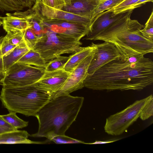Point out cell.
<instances>
[{
	"instance_id": "obj_1",
	"label": "cell",
	"mask_w": 153,
	"mask_h": 153,
	"mask_svg": "<svg viewBox=\"0 0 153 153\" xmlns=\"http://www.w3.org/2000/svg\"><path fill=\"white\" fill-rule=\"evenodd\" d=\"M144 56L136 55L110 62L88 74L84 87L107 91L143 90L153 83V62Z\"/></svg>"
},
{
	"instance_id": "obj_2",
	"label": "cell",
	"mask_w": 153,
	"mask_h": 153,
	"mask_svg": "<svg viewBox=\"0 0 153 153\" xmlns=\"http://www.w3.org/2000/svg\"><path fill=\"white\" fill-rule=\"evenodd\" d=\"M84 98L64 95L51 99L35 117L39 123L37 132L30 135L35 137H45L50 140L65 132L75 120L82 106Z\"/></svg>"
},
{
	"instance_id": "obj_3",
	"label": "cell",
	"mask_w": 153,
	"mask_h": 153,
	"mask_svg": "<svg viewBox=\"0 0 153 153\" xmlns=\"http://www.w3.org/2000/svg\"><path fill=\"white\" fill-rule=\"evenodd\" d=\"M131 12L103 31L94 40H101L113 44L125 59L138 54L153 52V42L144 37L140 30L144 26L132 20Z\"/></svg>"
},
{
	"instance_id": "obj_4",
	"label": "cell",
	"mask_w": 153,
	"mask_h": 153,
	"mask_svg": "<svg viewBox=\"0 0 153 153\" xmlns=\"http://www.w3.org/2000/svg\"><path fill=\"white\" fill-rule=\"evenodd\" d=\"M51 99L50 93L35 83L27 85L3 87L0 100L10 112L26 116H35L41 108Z\"/></svg>"
},
{
	"instance_id": "obj_5",
	"label": "cell",
	"mask_w": 153,
	"mask_h": 153,
	"mask_svg": "<svg viewBox=\"0 0 153 153\" xmlns=\"http://www.w3.org/2000/svg\"><path fill=\"white\" fill-rule=\"evenodd\" d=\"M44 27L42 36L31 49L38 52L47 63L63 54L76 52L81 48L80 40Z\"/></svg>"
},
{
	"instance_id": "obj_6",
	"label": "cell",
	"mask_w": 153,
	"mask_h": 153,
	"mask_svg": "<svg viewBox=\"0 0 153 153\" xmlns=\"http://www.w3.org/2000/svg\"><path fill=\"white\" fill-rule=\"evenodd\" d=\"M153 98L151 94L136 100L124 110L109 116L106 119L104 127L105 132L109 135L117 136L126 131L139 117L143 107Z\"/></svg>"
},
{
	"instance_id": "obj_7",
	"label": "cell",
	"mask_w": 153,
	"mask_h": 153,
	"mask_svg": "<svg viewBox=\"0 0 153 153\" xmlns=\"http://www.w3.org/2000/svg\"><path fill=\"white\" fill-rule=\"evenodd\" d=\"M45 71L44 68L16 62L4 73L0 85L12 87L32 84L40 79Z\"/></svg>"
},
{
	"instance_id": "obj_8",
	"label": "cell",
	"mask_w": 153,
	"mask_h": 153,
	"mask_svg": "<svg viewBox=\"0 0 153 153\" xmlns=\"http://www.w3.org/2000/svg\"><path fill=\"white\" fill-rule=\"evenodd\" d=\"M94 51L74 68L61 88L51 96V99L59 96L70 94L84 87V81L88 74V67Z\"/></svg>"
},
{
	"instance_id": "obj_9",
	"label": "cell",
	"mask_w": 153,
	"mask_h": 153,
	"mask_svg": "<svg viewBox=\"0 0 153 153\" xmlns=\"http://www.w3.org/2000/svg\"><path fill=\"white\" fill-rule=\"evenodd\" d=\"M42 20H61L79 23L90 27L92 21L90 18L82 16L48 6L41 0H36L31 8Z\"/></svg>"
},
{
	"instance_id": "obj_10",
	"label": "cell",
	"mask_w": 153,
	"mask_h": 153,
	"mask_svg": "<svg viewBox=\"0 0 153 153\" xmlns=\"http://www.w3.org/2000/svg\"><path fill=\"white\" fill-rule=\"evenodd\" d=\"M41 20L44 27L78 40L86 36L90 30L89 27L76 22L61 20Z\"/></svg>"
},
{
	"instance_id": "obj_11",
	"label": "cell",
	"mask_w": 153,
	"mask_h": 153,
	"mask_svg": "<svg viewBox=\"0 0 153 153\" xmlns=\"http://www.w3.org/2000/svg\"><path fill=\"white\" fill-rule=\"evenodd\" d=\"M91 45L96 48L88 67V74H92L106 64L122 58L115 46L110 42L105 41L101 43L92 42Z\"/></svg>"
},
{
	"instance_id": "obj_12",
	"label": "cell",
	"mask_w": 153,
	"mask_h": 153,
	"mask_svg": "<svg viewBox=\"0 0 153 153\" xmlns=\"http://www.w3.org/2000/svg\"><path fill=\"white\" fill-rule=\"evenodd\" d=\"M133 10H126L115 14L108 10L100 13L92 20L90 31L84 39L94 40L101 33Z\"/></svg>"
},
{
	"instance_id": "obj_13",
	"label": "cell",
	"mask_w": 153,
	"mask_h": 153,
	"mask_svg": "<svg viewBox=\"0 0 153 153\" xmlns=\"http://www.w3.org/2000/svg\"><path fill=\"white\" fill-rule=\"evenodd\" d=\"M70 73L63 68L51 71L45 72L36 83L40 87L48 92L51 96L59 91L62 87Z\"/></svg>"
},
{
	"instance_id": "obj_14",
	"label": "cell",
	"mask_w": 153,
	"mask_h": 153,
	"mask_svg": "<svg viewBox=\"0 0 153 153\" xmlns=\"http://www.w3.org/2000/svg\"><path fill=\"white\" fill-rule=\"evenodd\" d=\"M99 3L96 0H71L61 10L92 19L94 11Z\"/></svg>"
},
{
	"instance_id": "obj_15",
	"label": "cell",
	"mask_w": 153,
	"mask_h": 153,
	"mask_svg": "<svg viewBox=\"0 0 153 153\" xmlns=\"http://www.w3.org/2000/svg\"><path fill=\"white\" fill-rule=\"evenodd\" d=\"M3 17L2 25L7 34H12L19 32H24L30 27V25L26 19L22 16L6 13Z\"/></svg>"
},
{
	"instance_id": "obj_16",
	"label": "cell",
	"mask_w": 153,
	"mask_h": 153,
	"mask_svg": "<svg viewBox=\"0 0 153 153\" xmlns=\"http://www.w3.org/2000/svg\"><path fill=\"white\" fill-rule=\"evenodd\" d=\"M26 131L16 130L0 133V144H42L45 142L31 140Z\"/></svg>"
},
{
	"instance_id": "obj_17",
	"label": "cell",
	"mask_w": 153,
	"mask_h": 153,
	"mask_svg": "<svg viewBox=\"0 0 153 153\" xmlns=\"http://www.w3.org/2000/svg\"><path fill=\"white\" fill-rule=\"evenodd\" d=\"M95 48L91 45L87 47H81L79 50L69 56L68 61L63 68L70 73L82 60L92 54Z\"/></svg>"
},
{
	"instance_id": "obj_18",
	"label": "cell",
	"mask_w": 153,
	"mask_h": 153,
	"mask_svg": "<svg viewBox=\"0 0 153 153\" xmlns=\"http://www.w3.org/2000/svg\"><path fill=\"white\" fill-rule=\"evenodd\" d=\"M30 50L25 43L22 44L17 46L9 55L3 57V63L4 73L16 63Z\"/></svg>"
},
{
	"instance_id": "obj_19",
	"label": "cell",
	"mask_w": 153,
	"mask_h": 153,
	"mask_svg": "<svg viewBox=\"0 0 153 153\" xmlns=\"http://www.w3.org/2000/svg\"><path fill=\"white\" fill-rule=\"evenodd\" d=\"M36 0H0V11H19L26 7L30 8Z\"/></svg>"
},
{
	"instance_id": "obj_20",
	"label": "cell",
	"mask_w": 153,
	"mask_h": 153,
	"mask_svg": "<svg viewBox=\"0 0 153 153\" xmlns=\"http://www.w3.org/2000/svg\"><path fill=\"white\" fill-rule=\"evenodd\" d=\"M17 62L45 68L47 63L37 52L30 49Z\"/></svg>"
},
{
	"instance_id": "obj_21",
	"label": "cell",
	"mask_w": 153,
	"mask_h": 153,
	"mask_svg": "<svg viewBox=\"0 0 153 153\" xmlns=\"http://www.w3.org/2000/svg\"><path fill=\"white\" fill-rule=\"evenodd\" d=\"M1 116L7 123L16 130L25 127L28 125V122L20 119L15 112H10L7 114Z\"/></svg>"
},
{
	"instance_id": "obj_22",
	"label": "cell",
	"mask_w": 153,
	"mask_h": 153,
	"mask_svg": "<svg viewBox=\"0 0 153 153\" xmlns=\"http://www.w3.org/2000/svg\"><path fill=\"white\" fill-rule=\"evenodd\" d=\"M123 0H106L99 2L94 11L92 21L98 14L115 7Z\"/></svg>"
},
{
	"instance_id": "obj_23",
	"label": "cell",
	"mask_w": 153,
	"mask_h": 153,
	"mask_svg": "<svg viewBox=\"0 0 153 153\" xmlns=\"http://www.w3.org/2000/svg\"><path fill=\"white\" fill-rule=\"evenodd\" d=\"M69 57L60 56L47 63L45 68L46 71H51L63 68Z\"/></svg>"
},
{
	"instance_id": "obj_24",
	"label": "cell",
	"mask_w": 153,
	"mask_h": 153,
	"mask_svg": "<svg viewBox=\"0 0 153 153\" xmlns=\"http://www.w3.org/2000/svg\"><path fill=\"white\" fill-rule=\"evenodd\" d=\"M142 35L145 38L153 42V11L145 24L144 27L140 30Z\"/></svg>"
},
{
	"instance_id": "obj_25",
	"label": "cell",
	"mask_w": 153,
	"mask_h": 153,
	"mask_svg": "<svg viewBox=\"0 0 153 153\" xmlns=\"http://www.w3.org/2000/svg\"><path fill=\"white\" fill-rule=\"evenodd\" d=\"M39 39L30 28L27 29L24 32L25 42L30 49L34 47Z\"/></svg>"
},
{
	"instance_id": "obj_26",
	"label": "cell",
	"mask_w": 153,
	"mask_h": 153,
	"mask_svg": "<svg viewBox=\"0 0 153 153\" xmlns=\"http://www.w3.org/2000/svg\"><path fill=\"white\" fill-rule=\"evenodd\" d=\"M50 141H53L57 144L68 143L85 144V143L83 141L70 137L65 135V134L56 136L52 138Z\"/></svg>"
},
{
	"instance_id": "obj_27",
	"label": "cell",
	"mask_w": 153,
	"mask_h": 153,
	"mask_svg": "<svg viewBox=\"0 0 153 153\" xmlns=\"http://www.w3.org/2000/svg\"><path fill=\"white\" fill-rule=\"evenodd\" d=\"M139 0H124L115 7L109 10L116 14L127 10L128 8L136 3Z\"/></svg>"
},
{
	"instance_id": "obj_28",
	"label": "cell",
	"mask_w": 153,
	"mask_h": 153,
	"mask_svg": "<svg viewBox=\"0 0 153 153\" xmlns=\"http://www.w3.org/2000/svg\"><path fill=\"white\" fill-rule=\"evenodd\" d=\"M153 115V98L150 100L142 109L139 117L145 120Z\"/></svg>"
},
{
	"instance_id": "obj_29",
	"label": "cell",
	"mask_w": 153,
	"mask_h": 153,
	"mask_svg": "<svg viewBox=\"0 0 153 153\" xmlns=\"http://www.w3.org/2000/svg\"><path fill=\"white\" fill-rule=\"evenodd\" d=\"M6 36L9 42L13 45L18 46L25 43L24 39V32H19L12 34H7Z\"/></svg>"
},
{
	"instance_id": "obj_30",
	"label": "cell",
	"mask_w": 153,
	"mask_h": 153,
	"mask_svg": "<svg viewBox=\"0 0 153 153\" xmlns=\"http://www.w3.org/2000/svg\"><path fill=\"white\" fill-rule=\"evenodd\" d=\"M17 46L11 44L6 36L3 37L1 45V50L3 57L9 55Z\"/></svg>"
},
{
	"instance_id": "obj_31",
	"label": "cell",
	"mask_w": 153,
	"mask_h": 153,
	"mask_svg": "<svg viewBox=\"0 0 153 153\" xmlns=\"http://www.w3.org/2000/svg\"><path fill=\"white\" fill-rule=\"evenodd\" d=\"M46 5L55 9H61L65 4L63 0H41Z\"/></svg>"
},
{
	"instance_id": "obj_32",
	"label": "cell",
	"mask_w": 153,
	"mask_h": 153,
	"mask_svg": "<svg viewBox=\"0 0 153 153\" xmlns=\"http://www.w3.org/2000/svg\"><path fill=\"white\" fill-rule=\"evenodd\" d=\"M149 2H153V0H139L136 3L129 7L127 10H133L134 9L141 6L146 3Z\"/></svg>"
},
{
	"instance_id": "obj_33",
	"label": "cell",
	"mask_w": 153,
	"mask_h": 153,
	"mask_svg": "<svg viewBox=\"0 0 153 153\" xmlns=\"http://www.w3.org/2000/svg\"><path fill=\"white\" fill-rule=\"evenodd\" d=\"M0 127L10 129L12 131L16 130L10 125L7 123L0 115Z\"/></svg>"
},
{
	"instance_id": "obj_34",
	"label": "cell",
	"mask_w": 153,
	"mask_h": 153,
	"mask_svg": "<svg viewBox=\"0 0 153 153\" xmlns=\"http://www.w3.org/2000/svg\"><path fill=\"white\" fill-rule=\"evenodd\" d=\"M119 139H116L112 140H106V141H99L96 140L94 142L92 143H85V144H104L108 143H112L114 141H116L119 140Z\"/></svg>"
},
{
	"instance_id": "obj_35",
	"label": "cell",
	"mask_w": 153,
	"mask_h": 153,
	"mask_svg": "<svg viewBox=\"0 0 153 153\" xmlns=\"http://www.w3.org/2000/svg\"><path fill=\"white\" fill-rule=\"evenodd\" d=\"M2 39L3 37H0V69L3 71V56L1 50V45Z\"/></svg>"
},
{
	"instance_id": "obj_36",
	"label": "cell",
	"mask_w": 153,
	"mask_h": 153,
	"mask_svg": "<svg viewBox=\"0 0 153 153\" xmlns=\"http://www.w3.org/2000/svg\"><path fill=\"white\" fill-rule=\"evenodd\" d=\"M11 131L12 130L8 128L0 127V133Z\"/></svg>"
},
{
	"instance_id": "obj_37",
	"label": "cell",
	"mask_w": 153,
	"mask_h": 153,
	"mask_svg": "<svg viewBox=\"0 0 153 153\" xmlns=\"http://www.w3.org/2000/svg\"><path fill=\"white\" fill-rule=\"evenodd\" d=\"M4 74V72L0 69V79H1L3 77Z\"/></svg>"
},
{
	"instance_id": "obj_38",
	"label": "cell",
	"mask_w": 153,
	"mask_h": 153,
	"mask_svg": "<svg viewBox=\"0 0 153 153\" xmlns=\"http://www.w3.org/2000/svg\"><path fill=\"white\" fill-rule=\"evenodd\" d=\"M63 1L64 2L65 4H66L70 3L71 0H63Z\"/></svg>"
},
{
	"instance_id": "obj_39",
	"label": "cell",
	"mask_w": 153,
	"mask_h": 153,
	"mask_svg": "<svg viewBox=\"0 0 153 153\" xmlns=\"http://www.w3.org/2000/svg\"><path fill=\"white\" fill-rule=\"evenodd\" d=\"M3 17L0 16V26L2 24Z\"/></svg>"
},
{
	"instance_id": "obj_40",
	"label": "cell",
	"mask_w": 153,
	"mask_h": 153,
	"mask_svg": "<svg viewBox=\"0 0 153 153\" xmlns=\"http://www.w3.org/2000/svg\"><path fill=\"white\" fill-rule=\"evenodd\" d=\"M105 0H99V2H101V1H105Z\"/></svg>"
},
{
	"instance_id": "obj_41",
	"label": "cell",
	"mask_w": 153,
	"mask_h": 153,
	"mask_svg": "<svg viewBox=\"0 0 153 153\" xmlns=\"http://www.w3.org/2000/svg\"><path fill=\"white\" fill-rule=\"evenodd\" d=\"M97 1H98L99 2V0H96Z\"/></svg>"
}]
</instances>
